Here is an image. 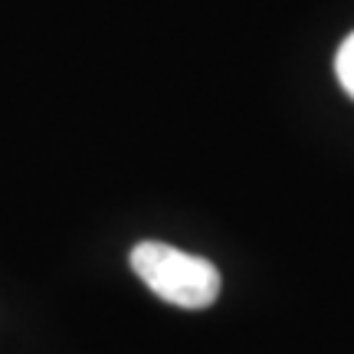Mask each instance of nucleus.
Wrapping results in <instances>:
<instances>
[{"label": "nucleus", "instance_id": "obj_1", "mask_svg": "<svg viewBox=\"0 0 354 354\" xmlns=\"http://www.w3.org/2000/svg\"><path fill=\"white\" fill-rule=\"evenodd\" d=\"M131 269L141 282L177 308H207L220 295V272L210 259L184 253L167 243H138L131 250Z\"/></svg>", "mask_w": 354, "mask_h": 354}, {"label": "nucleus", "instance_id": "obj_2", "mask_svg": "<svg viewBox=\"0 0 354 354\" xmlns=\"http://www.w3.org/2000/svg\"><path fill=\"white\" fill-rule=\"evenodd\" d=\"M335 69H338V79H342V86L354 95V37L344 39V46L338 50V63H335Z\"/></svg>", "mask_w": 354, "mask_h": 354}]
</instances>
